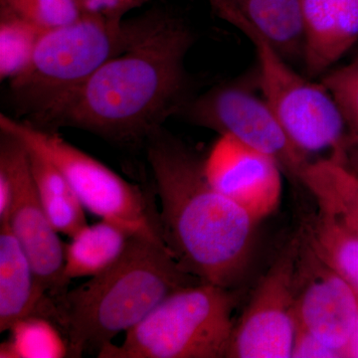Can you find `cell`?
Returning a JSON list of instances; mask_svg holds the SVG:
<instances>
[{
	"label": "cell",
	"mask_w": 358,
	"mask_h": 358,
	"mask_svg": "<svg viewBox=\"0 0 358 358\" xmlns=\"http://www.w3.org/2000/svg\"><path fill=\"white\" fill-rule=\"evenodd\" d=\"M320 82L338 106L348 136L358 138V52L348 64L327 71Z\"/></svg>",
	"instance_id": "23"
},
{
	"label": "cell",
	"mask_w": 358,
	"mask_h": 358,
	"mask_svg": "<svg viewBox=\"0 0 358 358\" xmlns=\"http://www.w3.org/2000/svg\"><path fill=\"white\" fill-rule=\"evenodd\" d=\"M136 20L133 41L35 126L88 131L122 147L145 145L148 136L178 115L188 101L185 61L195 33L167 11Z\"/></svg>",
	"instance_id": "1"
},
{
	"label": "cell",
	"mask_w": 358,
	"mask_h": 358,
	"mask_svg": "<svg viewBox=\"0 0 358 358\" xmlns=\"http://www.w3.org/2000/svg\"><path fill=\"white\" fill-rule=\"evenodd\" d=\"M47 30L13 13L0 10V80L11 81L31 62Z\"/></svg>",
	"instance_id": "21"
},
{
	"label": "cell",
	"mask_w": 358,
	"mask_h": 358,
	"mask_svg": "<svg viewBox=\"0 0 358 358\" xmlns=\"http://www.w3.org/2000/svg\"><path fill=\"white\" fill-rule=\"evenodd\" d=\"M0 155L13 178V200L7 225L27 254L42 288L53 300L67 291L64 280L65 244L40 202L25 145L0 131Z\"/></svg>",
	"instance_id": "10"
},
{
	"label": "cell",
	"mask_w": 358,
	"mask_h": 358,
	"mask_svg": "<svg viewBox=\"0 0 358 358\" xmlns=\"http://www.w3.org/2000/svg\"><path fill=\"white\" fill-rule=\"evenodd\" d=\"M133 233L113 221L101 219L83 226L65 244V282L93 278L114 265L128 246Z\"/></svg>",
	"instance_id": "16"
},
{
	"label": "cell",
	"mask_w": 358,
	"mask_h": 358,
	"mask_svg": "<svg viewBox=\"0 0 358 358\" xmlns=\"http://www.w3.org/2000/svg\"><path fill=\"white\" fill-rule=\"evenodd\" d=\"M355 49H357V52H358V45L357 47H355Z\"/></svg>",
	"instance_id": "28"
},
{
	"label": "cell",
	"mask_w": 358,
	"mask_h": 358,
	"mask_svg": "<svg viewBox=\"0 0 358 358\" xmlns=\"http://www.w3.org/2000/svg\"><path fill=\"white\" fill-rule=\"evenodd\" d=\"M345 357L358 358V317L352 336L345 348Z\"/></svg>",
	"instance_id": "27"
},
{
	"label": "cell",
	"mask_w": 358,
	"mask_h": 358,
	"mask_svg": "<svg viewBox=\"0 0 358 358\" xmlns=\"http://www.w3.org/2000/svg\"><path fill=\"white\" fill-rule=\"evenodd\" d=\"M28 152L33 179L47 217L59 234L73 236L87 224L84 205L69 181L50 162L29 150Z\"/></svg>",
	"instance_id": "18"
},
{
	"label": "cell",
	"mask_w": 358,
	"mask_h": 358,
	"mask_svg": "<svg viewBox=\"0 0 358 358\" xmlns=\"http://www.w3.org/2000/svg\"><path fill=\"white\" fill-rule=\"evenodd\" d=\"M136 20H112L84 13L70 24L47 30L31 62L9 81L16 110L36 124L78 91L110 59L128 48Z\"/></svg>",
	"instance_id": "4"
},
{
	"label": "cell",
	"mask_w": 358,
	"mask_h": 358,
	"mask_svg": "<svg viewBox=\"0 0 358 358\" xmlns=\"http://www.w3.org/2000/svg\"><path fill=\"white\" fill-rule=\"evenodd\" d=\"M231 25L253 45L259 87L296 148L308 157L329 152V157L341 162L348 127L326 87L300 74L253 26L244 21Z\"/></svg>",
	"instance_id": "7"
},
{
	"label": "cell",
	"mask_w": 358,
	"mask_h": 358,
	"mask_svg": "<svg viewBox=\"0 0 358 358\" xmlns=\"http://www.w3.org/2000/svg\"><path fill=\"white\" fill-rule=\"evenodd\" d=\"M7 331L8 338L0 345V358L70 357L64 333L47 317H23Z\"/></svg>",
	"instance_id": "20"
},
{
	"label": "cell",
	"mask_w": 358,
	"mask_h": 358,
	"mask_svg": "<svg viewBox=\"0 0 358 358\" xmlns=\"http://www.w3.org/2000/svg\"><path fill=\"white\" fill-rule=\"evenodd\" d=\"M293 358H341V353L329 348L312 333L296 324L294 334Z\"/></svg>",
	"instance_id": "25"
},
{
	"label": "cell",
	"mask_w": 358,
	"mask_h": 358,
	"mask_svg": "<svg viewBox=\"0 0 358 358\" xmlns=\"http://www.w3.org/2000/svg\"><path fill=\"white\" fill-rule=\"evenodd\" d=\"M299 182L313 195L317 209L358 235V176L343 164L326 157L308 162Z\"/></svg>",
	"instance_id": "17"
},
{
	"label": "cell",
	"mask_w": 358,
	"mask_h": 358,
	"mask_svg": "<svg viewBox=\"0 0 358 358\" xmlns=\"http://www.w3.org/2000/svg\"><path fill=\"white\" fill-rule=\"evenodd\" d=\"M214 13L231 23L244 21L268 39L292 64L303 65L305 31L300 0H209Z\"/></svg>",
	"instance_id": "15"
},
{
	"label": "cell",
	"mask_w": 358,
	"mask_h": 358,
	"mask_svg": "<svg viewBox=\"0 0 358 358\" xmlns=\"http://www.w3.org/2000/svg\"><path fill=\"white\" fill-rule=\"evenodd\" d=\"M30 315L55 322V301L42 288L24 249L7 224L0 225V333Z\"/></svg>",
	"instance_id": "14"
},
{
	"label": "cell",
	"mask_w": 358,
	"mask_h": 358,
	"mask_svg": "<svg viewBox=\"0 0 358 358\" xmlns=\"http://www.w3.org/2000/svg\"><path fill=\"white\" fill-rule=\"evenodd\" d=\"M343 164L358 176V138L348 136Z\"/></svg>",
	"instance_id": "26"
},
{
	"label": "cell",
	"mask_w": 358,
	"mask_h": 358,
	"mask_svg": "<svg viewBox=\"0 0 358 358\" xmlns=\"http://www.w3.org/2000/svg\"><path fill=\"white\" fill-rule=\"evenodd\" d=\"M201 282L174 260L166 245L133 235L109 268L55 299V322L70 357L99 352L145 319L169 294Z\"/></svg>",
	"instance_id": "3"
},
{
	"label": "cell",
	"mask_w": 358,
	"mask_h": 358,
	"mask_svg": "<svg viewBox=\"0 0 358 358\" xmlns=\"http://www.w3.org/2000/svg\"><path fill=\"white\" fill-rule=\"evenodd\" d=\"M301 242L294 279L296 324L345 357L358 317V294L308 245Z\"/></svg>",
	"instance_id": "11"
},
{
	"label": "cell",
	"mask_w": 358,
	"mask_h": 358,
	"mask_svg": "<svg viewBox=\"0 0 358 358\" xmlns=\"http://www.w3.org/2000/svg\"><path fill=\"white\" fill-rule=\"evenodd\" d=\"M145 147L166 248L200 282L234 289L248 267L258 223L210 185L203 157L164 127Z\"/></svg>",
	"instance_id": "2"
},
{
	"label": "cell",
	"mask_w": 358,
	"mask_h": 358,
	"mask_svg": "<svg viewBox=\"0 0 358 358\" xmlns=\"http://www.w3.org/2000/svg\"><path fill=\"white\" fill-rule=\"evenodd\" d=\"M0 10L44 30L70 24L84 14L79 0H0Z\"/></svg>",
	"instance_id": "22"
},
{
	"label": "cell",
	"mask_w": 358,
	"mask_h": 358,
	"mask_svg": "<svg viewBox=\"0 0 358 358\" xmlns=\"http://www.w3.org/2000/svg\"><path fill=\"white\" fill-rule=\"evenodd\" d=\"M237 306L234 289L199 282L174 292L126 333L122 345L105 346L100 358L227 357Z\"/></svg>",
	"instance_id": "5"
},
{
	"label": "cell",
	"mask_w": 358,
	"mask_h": 358,
	"mask_svg": "<svg viewBox=\"0 0 358 358\" xmlns=\"http://www.w3.org/2000/svg\"><path fill=\"white\" fill-rule=\"evenodd\" d=\"M203 169L210 185L257 223L281 203L284 171L279 162L232 136H218L203 157Z\"/></svg>",
	"instance_id": "12"
},
{
	"label": "cell",
	"mask_w": 358,
	"mask_h": 358,
	"mask_svg": "<svg viewBox=\"0 0 358 358\" xmlns=\"http://www.w3.org/2000/svg\"><path fill=\"white\" fill-rule=\"evenodd\" d=\"M84 13L102 16L107 20L122 21L131 10L150 0H79Z\"/></svg>",
	"instance_id": "24"
},
{
	"label": "cell",
	"mask_w": 358,
	"mask_h": 358,
	"mask_svg": "<svg viewBox=\"0 0 358 358\" xmlns=\"http://www.w3.org/2000/svg\"><path fill=\"white\" fill-rule=\"evenodd\" d=\"M0 131L10 134L30 152L50 162L69 181L86 210L120 224L133 234L164 244L159 210L141 186L122 178L56 131L39 128L26 120L1 114Z\"/></svg>",
	"instance_id": "6"
},
{
	"label": "cell",
	"mask_w": 358,
	"mask_h": 358,
	"mask_svg": "<svg viewBox=\"0 0 358 358\" xmlns=\"http://www.w3.org/2000/svg\"><path fill=\"white\" fill-rule=\"evenodd\" d=\"M300 232L287 242L237 320L229 358H289L294 334V279Z\"/></svg>",
	"instance_id": "9"
},
{
	"label": "cell",
	"mask_w": 358,
	"mask_h": 358,
	"mask_svg": "<svg viewBox=\"0 0 358 358\" xmlns=\"http://www.w3.org/2000/svg\"><path fill=\"white\" fill-rule=\"evenodd\" d=\"M306 76L326 74L358 45V0H300Z\"/></svg>",
	"instance_id": "13"
},
{
	"label": "cell",
	"mask_w": 358,
	"mask_h": 358,
	"mask_svg": "<svg viewBox=\"0 0 358 358\" xmlns=\"http://www.w3.org/2000/svg\"><path fill=\"white\" fill-rule=\"evenodd\" d=\"M178 115L271 155L294 180L299 181L310 162L294 145L263 96L256 69L249 76L222 82L192 96Z\"/></svg>",
	"instance_id": "8"
},
{
	"label": "cell",
	"mask_w": 358,
	"mask_h": 358,
	"mask_svg": "<svg viewBox=\"0 0 358 358\" xmlns=\"http://www.w3.org/2000/svg\"><path fill=\"white\" fill-rule=\"evenodd\" d=\"M300 230L313 251L358 294V235L320 209Z\"/></svg>",
	"instance_id": "19"
}]
</instances>
